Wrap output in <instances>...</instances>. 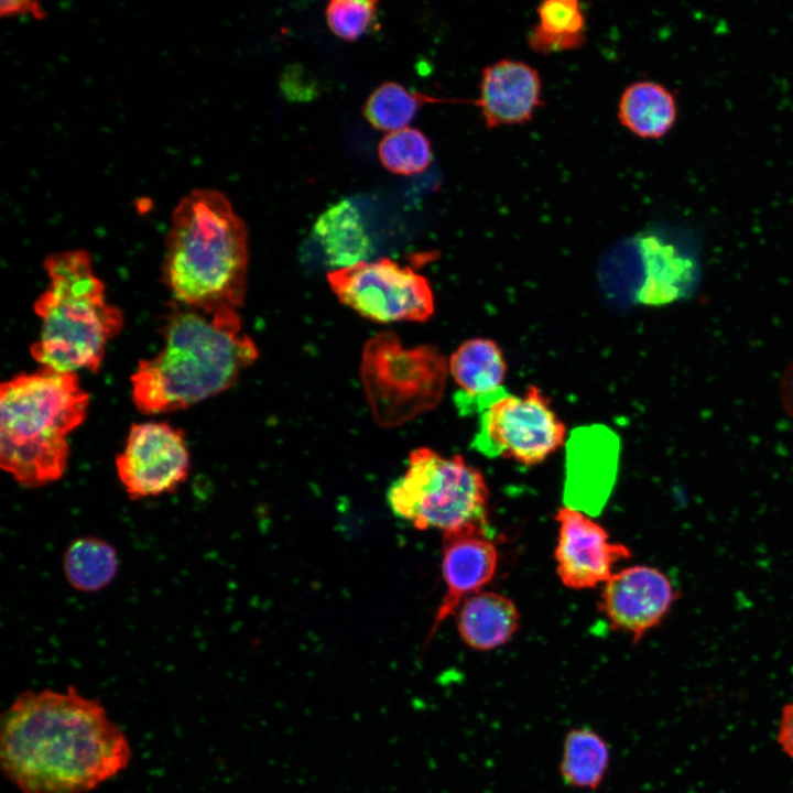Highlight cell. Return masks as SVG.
Segmentation results:
<instances>
[{
    "instance_id": "cb8c5ba5",
    "label": "cell",
    "mask_w": 793,
    "mask_h": 793,
    "mask_svg": "<svg viewBox=\"0 0 793 793\" xmlns=\"http://www.w3.org/2000/svg\"><path fill=\"white\" fill-rule=\"evenodd\" d=\"M381 164L399 175H413L426 170L432 162L428 139L420 130L404 128L387 133L379 143Z\"/></svg>"
},
{
    "instance_id": "484cf974",
    "label": "cell",
    "mask_w": 793,
    "mask_h": 793,
    "mask_svg": "<svg viewBox=\"0 0 793 793\" xmlns=\"http://www.w3.org/2000/svg\"><path fill=\"white\" fill-rule=\"evenodd\" d=\"M778 741L784 752L793 760V703L787 704L782 710Z\"/></svg>"
},
{
    "instance_id": "9a60e30c",
    "label": "cell",
    "mask_w": 793,
    "mask_h": 793,
    "mask_svg": "<svg viewBox=\"0 0 793 793\" xmlns=\"http://www.w3.org/2000/svg\"><path fill=\"white\" fill-rule=\"evenodd\" d=\"M455 616L463 642L480 652L504 645L520 626V613L514 602L493 591L481 590L468 597Z\"/></svg>"
},
{
    "instance_id": "7a4b0ae2",
    "label": "cell",
    "mask_w": 793,
    "mask_h": 793,
    "mask_svg": "<svg viewBox=\"0 0 793 793\" xmlns=\"http://www.w3.org/2000/svg\"><path fill=\"white\" fill-rule=\"evenodd\" d=\"M162 335L163 348L141 360L131 377L133 402L146 414L186 409L224 392L258 357L237 309L174 312Z\"/></svg>"
},
{
    "instance_id": "30bf717a",
    "label": "cell",
    "mask_w": 793,
    "mask_h": 793,
    "mask_svg": "<svg viewBox=\"0 0 793 793\" xmlns=\"http://www.w3.org/2000/svg\"><path fill=\"white\" fill-rule=\"evenodd\" d=\"M189 452L184 432L164 422L130 427L116 470L131 500L175 492L187 479Z\"/></svg>"
},
{
    "instance_id": "52a82bcc",
    "label": "cell",
    "mask_w": 793,
    "mask_h": 793,
    "mask_svg": "<svg viewBox=\"0 0 793 793\" xmlns=\"http://www.w3.org/2000/svg\"><path fill=\"white\" fill-rule=\"evenodd\" d=\"M448 370L435 346L406 348L392 332L370 338L360 373L374 421L384 427L399 426L434 409L443 398Z\"/></svg>"
},
{
    "instance_id": "7402d4cb",
    "label": "cell",
    "mask_w": 793,
    "mask_h": 793,
    "mask_svg": "<svg viewBox=\"0 0 793 793\" xmlns=\"http://www.w3.org/2000/svg\"><path fill=\"white\" fill-rule=\"evenodd\" d=\"M115 547L94 536L75 540L65 551L63 569L68 584L78 591L94 593L107 587L118 573Z\"/></svg>"
},
{
    "instance_id": "5b68a950",
    "label": "cell",
    "mask_w": 793,
    "mask_h": 793,
    "mask_svg": "<svg viewBox=\"0 0 793 793\" xmlns=\"http://www.w3.org/2000/svg\"><path fill=\"white\" fill-rule=\"evenodd\" d=\"M44 267L50 283L34 303L41 332L32 357L59 372L97 371L107 343L123 327L121 311L107 303L87 251L50 254Z\"/></svg>"
},
{
    "instance_id": "3957f363",
    "label": "cell",
    "mask_w": 793,
    "mask_h": 793,
    "mask_svg": "<svg viewBox=\"0 0 793 793\" xmlns=\"http://www.w3.org/2000/svg\"><path fill=\"white\" fill-rule=\"evenodd\" d=\"M248 233L229 199L219 191L197 188L172 213L163 280L189 308L211 314L237 309L246 294Z\"/></svg>"
},
{
    "instance_id": "9c48e42d",
    "label": "cell",
    "mask_w": 793,
    "mask_h": 793,
    "mask_svg": "<svg viewBox=\"0 0 793 793\" xmlns=\"http://www.w3.org/2000/svg\"><path fill=\"white\" fill-rule=\"evenodd\" d=\"M327 279L341 303L376 322H424L434 312L427 280L391 259L335 269Z\"/></svg>"
},
{
    "instance_id": "83f0119b",
    "label": "cell",
    "mask_w": 793,
    "mask_h": 793,
    "mask_svg": "<svg viewBox=\"0 0 793 793\" xmlns=\"http://www.w3.org/2000/svg\"><path fill=\"white\" fill-rule=\"evenodd\" d=\"M783 406L793 419V363L786 369L781 383Z\"/></svg>"
},
{
    "instance_id": "44dd1931",
    "label": "cell",
    "mask_w": 793,
    "mask_h": 793,
    "mask_svg": "<svg viewBox=\"0 0 793 793\" xmlns=\"http://www.w3.org/2000/svg\"><path fill=\"white\" fill-rule=\"evenodd\" d=\"M609 763V746L595 729L580 726L566 732L558 768L566 785L597 790L607 775Z\"/></svg>"
},
{
    "instance_id": "4316f807",
    "label": "cell",
    "mask_w": 793,
    "mask_h": 793,
    "mask_svg": "<svg viewBox=\"0 0 793 793\" xmlns=\"http://www.w3.org/2000/svg\"><path fill=\"white\" fill-rule=\"evenodd\" d=\"M2 15H15L22 13H32L37 18L44 15L42 7L33 1H4L0 4Z\"/></svg>"
},
{
    "instance_id": "ffe728a7",
    "label": "cell",
    "mask_w": 793,
    "mask_h": 793,
    "mask_svg": "<svg viewBox=\"0 0 793 793\" xmlns=\"http://www.w3.org/2000/svg\"><path fill=\"white\" fill-rule=\"evenodd\" d=\"M638 249L644 263L645 278L638 292L644 304H663L680 296L689 262L674 246L655 235L638 238Z\"/></svg>"
},
{
    "instance_id": "603a6c76",
    "label": "cell",
    "mask_w": 793,
    "mask_h": 793,
    "mask_svg": "<svg viewBox=\"0 0 793 793\" xmlns=\"http://www.w3.org/2000/svg\"><path fill=\"white\" fill-rule=\"evenodd\" d=\"M425 101L441 100L410 91L400 84L387 82L370 94L363 107V115L374 129L389 133L408 128Z\"/></svg>"
},
{
    "instance_id": "8fae6325",
    "label": "cell",
    "mask_w": 793,
    "mask_h": 793,
    "mask_svg": "<svg viewBox=\"0 0 793 793\" xmlns=\"http://www.w3.org/2000/svg\"><path fill=\"white\" fill-rule=\"evenodd\" d=\"M678 598L677 589L661 569L634 565L615 572L604 583L598 610L610 628L639 642L666 618Z\"/></svg>"
},
{
    "instance_id": "ba28073f",
    "label": "cell",
    "mask_w": 793,
    "mask_h": 793,
    "mask_svg": "<svg viewBox=\"0 0 793 793\" xmlns=\"http://www.w3.org/2000/svg\"><path fill=\"white\" fill-rule=\"evenodd\" d=\"M565 439L566 426L551 409L548 398L531 385L522 395L506 393L479 414L472 447L490 458L535 465Z\"/></svg>"
},
{
    "instance_id": "8992f818",
    "label": "cell",
    "mask_w": 793,
    "mask_h": 793,
    "mask_svg": "<svg viewBox=\"0 0 793 793\" xmlns=\"http://www.w3.org/2000/svg\"><path fill=\"white\" fill-rule=\"evenodd\" d=\"M392 512L416 529L445 533L487 531L489 491L482 472L460 455L420 447L388 490Z\"/></svg>"
},
{
    "instance_id": "d4e9b609",
    "label": "cell",
    "mask_w": 793,
    "mask_h": 793,
    "mask_svg": "<svg viewBox=\"0 0 793 793\" xmlns=\"http://www.w3.org/2000/svg\"><path fill=\"white\" fill-rule=\"evenodd\" d=\"M377 1L334 0L326 7L328 28L338 37L355 41L365 34L377 17Z\"/></svg>"
},
{
    "instance_id": "277c9868",
    "label": "cell",
    "mask_w": 793,
    "mask_h": 793,
    "mask_svg": "<svg viewBox=\"0 0 793 793\" xmlns=\"http://www.w3.org/2000/svg\"><path fill=\"white\" fill-rule=\"evenodd\" d=\"M89 397L76 372L42 367L0 387V463L25 488L63 477L67 468V435L86 417Z\"/></svg>"
},
{
    "instance_id": "4fadbf2b",
    "label": "cell",
    "mask_w": 793,
    "mask_h": 793,
    "mask_svg": "<svg viewBox=\"0 0 793 793\" xmlns=\"http://www.w3.org/2000/svg\"><path fill=\"white\" fill-rule=\"evenodd\" d=\"M498 551L486 531H458L443 534L442 575L445 594L437 608L425 645L445 619L455 615L461 602L479 593L496 575Z\"/></svg>"
},
{
    "instance_id": "5bb4252c",
    "label": "cell",
    "mask_w": 793,
    "mask_h": 793,
    "mask_svg": "<svg viewBox=\"0 0 793 793\" xmlns=\"http://www.w3.org/2000/svg\"><path fill=\"white\" fill-rule=\"evenodd\" d=\"M475 105L488 129L530 121L542 105V80L536 68L514 58L486 66Z\"/></svg>"
},
{
    "instance_id": "ac0fdd59",
    "label": "cell",
    "mask_w": 793,
    "mask_h": 793,
    "mask_svg": "<svg viewBox=\"0 0 793 793\" xmlns=\"http://www.w3.org/2000/svg\"><path fill=\"white\" fill-rule=\"evenodd\" d=\"M448 368L459 392L474 399L500 390L507 371L500 348L487 338L464 341L450 356Z\"/></svg>"
},
{
    "instance_id": "7c38bea8",
    "label": "cell",
    "mask_w": 793,
    "mask_h": 793,
    "mask_svg": "<svg viewBox=\"0 0 793 793\" xmlns=\"http://www.w3.org/2000/svg\"><path fill=\"white\" fill-rule=\"evenodd\" d=\"M555 520L556 573L567 588L583 590L604 584L615 573V565L631 556L624 544L612 542L605 528L585 511L565 504Z\"/></svg>"
},
{
    "instance_id": "d6986e66",
    "label": "cell",
    "mask_w": 793,
    "mask_h": 793,
    "mask_svg": "<svg viewBox=\"0 0 793 793\" xmlns=\"http://www.w3.org/2000/svg\"><path fill=\"white\" fill-rule=\"evenodd\" d=\"M537 21L528 34L529 47L539 54L574 51L587 40L586 14L577 0H546L536 7Z\"/></svg>"
},
{
    "instance_id": "6da1fadb",
    "label": "cell",
    "mask_w": 793,
    "mask_h": 793,
    "mask_svg": "<svg viewBox=\"0 0 793 793\" xmlns=\"http://www.w3.org/2000/svg\"><path fill=\"white\" fill-rule=\"evenodd\" d=\"M130 758L128 739L105 707L72 686L24 692L1 719V769L22 793H85Z\"/></svg>"
},
{
    "instance_id": "e0dca14e",
    "label": "cell",
    "mask_w": 793,
    "mask_h": 793,
    "mask_svg": "<svg viewBox=\"0 0 793 793\" xmlns=\"http://www.w3.org/2000/svg\"><path fill=\"white\" fill-rule=\"evenodd\" d=\"M313 232L328 264L336 269L367 261L372 251L360 213L349 200L326 209L317 218Z\"/></svg>"
},
{
    "instance_id": "2e32d148",
    "label": "cell",
    "mask_w": 793,
    "mask_h": 793,
    "mask_svg": "<svg viewBox=\"0 0 793 793\" xmlns=\"http://www.w3.org/2000/svg\"><path fill=\"white\" fill-rule=\"evenodd\" d=\"M620 123L642 139H660L674 127L677 104L672 91L653 80L628 85L618 101Z\"/></svg>"
}]
</instances>
